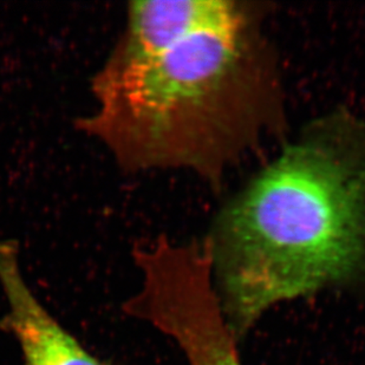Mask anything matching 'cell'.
I'll return each mask as SVG.
<instances>
[{"instance_id":"obj_1","label":"cell","mask_w":365,"mask_h":365,"mask_svg":"<svg viewBox=\"0 0 365 365\" xmlns=\"http://www.w3.org/2000/svg\"><path fill=\"white\" fill-rule=\"evenodd\" d=\"M91 95L95 106L77 129L128 173L181 168L215 179L282 115L255 12L235 1L155 55L106 61Z\"/></svg>"},{"instance_id":"obj_5","label":"cell","mask_w":365,"mask_h":365,"mask_svg":"<svg viewBox=\"0 0 365 365\" xmlns=\"http://www.w3.org/2000/svg\"><path fill=\"white\" fill-rule=\"evenodd\" d=\"M188 365H244L235 339L217 311L201 310L180 322L173 334Z\"/></svg>"},{"instance_id":"obj_3","label":"cell","mask_w":365,"mask_h":365,"mask_svg":"<svg viewBox=\"0 0 365 365\" xmlns=\"http://www.w3.org/2000/svg\"><path fill=\"white\" fill-rule=\"evenodd\" d=\"M0 330L17 343L23 365H111L90 352L41 303L24 277L19 246L0 239Z\"/></svg>"},{"instance_id":"obj_4","label":"cell","mask_w":365,"mask_h":365,"mask_svg":"<svg viewBox=\"0 0 365 365\" xmlns=\"http://www.w3.org/2000/svg\"><path fill=\"white\" fill-rule=\"evenodd\" d=\"M224 0H136L108 62L125 63L163 51L200 28L224 9Z\"/></svg>"},{"instance_id":"obj_2","label":"cell","mask_w":365,"mask_h":365,"mask_svg":"<svg viewBox=\"0 0 365 365\" xmlns=\"http://www.w3.org/2000/svg\"><path fill=\"white\" fill-rule=\"evenodd\" d=\"M237 341L278 304L365 280V143L348 118L293 142L205 239Z\"/></svg>"}]
</instances>
